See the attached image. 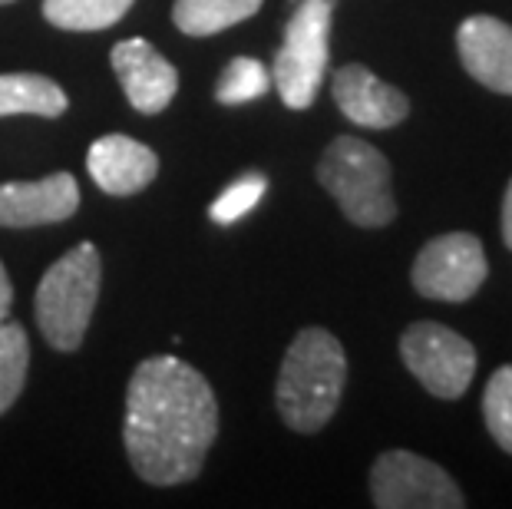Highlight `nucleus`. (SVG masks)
<instances>
[{
	"label": "nucleus",
	"mask_w": 512,
	"mask_h": 509,
	"mask_svg": "<svg viewBox=\"0 0 512 509\" xmlns=\"http://www.w3.org/2000/svg\"><path fill=\"white\" fill-rule=\"evenodd\" d=\"M219 437L215 391L179 357H146L129 377L123 443L139 480L179 486L202 473Z\"/></svg>",
	"instance_id": "f257e3e1"
},
{
	"label": "nucleus",
	"mask_w": 512,
	"mask_h": 509,
	"mask_svg": "<svg viewBox=\"0 0 512 509\" xmlns=\"http://www.w3.org/2000/svg\"><path fill=\"white\" fill-rule=\"evenodd\" d=\"M347 384V354L328 328H304L288 344L278 371L275 404L294 433H318L331 424Z\"/></svg>",
	"instance_id": "f03ea898"
},
{
	"label": "nucleus",
	"mask_w": 512,
	"mask_h": 509,
	"mask_svg": "<svg viewBox=\"0 0 512 509\" xmlns=\"http://www.w3.org/2000/svg\"><path fill=\"white\" fill-rule=\"evenodd\" d=\"M103 262L93 242L70 248L40 278L34 314L43 341L57 351H80L100 298Z\"/></svg>",
	"instance_id": "7ed1b4c3"
},
{
	"label": "nucleus",
	"mask_w": 512,
	"mask_h": 509,
	"mask_svg": "<svg viewBox=\"0 0 512 509\" xmlns=\"http://www.w3.org/2000/svg\"><path fill=\"white\" fill-rule=\"evenodd\" d=\"M394 172L387 156L357 136H337L318 162V182L361 229H384L397 219Z\"/></svg>",
	"instance_id": "20e7f679"
},
{
	"label": "nucleus",
	"mask_w": 512,
	"mask_h": 509,
	"mask_svg": "<svg viewBox=\"0 0 512 509\" xmlns=\"http://www.w3.org/2000/svg\"><path fill=\"white\" fill-rule=\"evenodd\" d=\"M331 14L334 0H301L288 20L285 43L271 67V83L288 110H308L318 100L331 57Z\"/></svg>",
	"instance_id": "39448f33"
},
{
	"label": "nucleus",
	"mask_w": 512,
	"mask_h": 509,
	"mask_svg": "<svg viewBox=\"0 0 512 509\" xmlns=\"http://www.w3.org/2000/svg\"><path fill=\"white\" fill-rule=\"evenodd\" d=\"M400 357L423 391L440 400L463 397L476 374V348L437 321H413L400 334Z\"/></svg>",
	"instance_id": "423d86ee"
},
{
	"label": "nucleus",
	"mask_w": 512,
	"mask_h": 509,
	"mask_svg": "<svg viewBox=\"0 0 512 509\" xmlns=\"http://www.w3.org/2000/svg\"><path fill=\"white\" fill-rule=\"evenodd\" d=\"M370 500L380 509H463L466 500L453 476L410 450L380 453L370 470Z\"/></svg>",
	"instance_id": "0eeeda50"
},
{
	"label": "nucleus",
	"mask_w": 512,
	"mask_h": 509,
	"mask_svg": "<svg viewBox=\"0 0 512 509\" xmlns=\"http://www.w3.org/2000/svg\"><path fill=\"white\" fill-rule=\"evenodd\" d=\"M489 275L483 242L473 232H446L430 238L413 258L410 281L417 295L430 301L460 305L470 301Z\"/></svg>",
	"instance_id": "6e6552de"
},
{
	"label": "nucleus",
	"mask_w": 512,
	"mask_h": 509,
	"mask_svg": "<svg viewBox=\"0 0 512 509\" xmlns=\"http://www.w3.org/2000/svg\"><path fill=\"white\" fill-rule=\"evenodd\" d=\"M110 63L133 110L156 116L176 100L179 73L149 40L133 37V40L116 43L110 53Z\"/></svg>",
	"instance_id": "1a4fd4ad"
},
{
	"label": "nucleus",
	"mask_w": 512,
	"mask_h": 509,
	"mask_svg": "<svg viewBox=\"0 0 512 509\" xmlns=\"http://www.w3.org/2000/svg\"><path fill=\"white\" fill-rule=\"evenodd\" d=\"M80 209V186L70 172L0 186V229H40L67 222Z\"/></svg>",
	"instance_id": "9d476101"
},
{
	"label": "nucleus",
	"mask_w": 512,
	"mask_h": 509,
	"mask_svg": "<svg viewBox=\"0 0 512 509\" xmlns=\"http://www.w3.org/2000/svg\"><path fill=\"white\" fill-rule=\"evenodd\" d=\"M331 96L347 119L354 126L367 129H390L400 126L410 116L407 93H400L397 86H390L370 73L361 63H347L331 77Z\"/></svg>",
	"instance_id": "9b49d317"
},
{
	"label": "nucleus",
	"mask_w": 512,
	"mask_h": 509,
	"mask_svg": "<svg viewBox=\"0 0 512 509\" xmlns=\"http://www.w3.org/2000/svg\"><path fill=\"white\" fill-rule=\"evenodd\" d=\"M456 53L479 86L512 96V27L506 20L489 14L466 17L456 30Z\"/></svg>",
	"instance_id": "f8f14e48"
},
{
	"label": "nucleus",
	"mask_w": 512,
	"mask_h": 509,
	"mask_svg": "<svg viewBox=\"0 0 512 509\" xmlns=\"http://www.w3.org/2000/svg\"><path fill=\"white\" fill-rule=\"evenodd\" d=\"M86 169L106 196L126 199L143 192L159 176V156L133 136H100L86 153Z\"/></svg>",
	"instance_id": "ddd939ff"
},
{
	"label": "nucleus",
	"mask_w": 512,
	"mask_h": 509,
	"mask_svg": "<svg viewBox=\"0 0 512 509\" xmlns=\"http://www.w3.org/2000/svg\"><path fill=\"white\" fill-rule=\"evenodd\" d=\"M67 93L60 83L40 73H0V119L4 116H43L57 119L67 113Z\"/></svg>",
	"instance_id": "4468645a"
},
{
	"label": "nucleus",
	"mask_w": 512,
	"mask_h": 509,
	"mask_svg": "<svg viewBox=\"0 0 512 509\" xmlns=\"http://www.w3.org/2000/svg\"><path fill=\"white\" fill-rule=\"evenodd\" d=\"M265 0H176L172 24L185 37H212L255 17Z\"/></svg>",
	"instance_id": "2eb2a0df"
},
{
	"label": "nucleus",
	"mask_w": 512,
	"mask_h": 509,
	"mask_svg": "<svg viewBox=\"0 0 512 509\" xmlns=\"http://www.w3.org/2000/svg\"><path fill=\"white\" fill-rule=\"evenodd\" d=\"M136 0H43V17L60 30H80V34H93V30L116 27Z\"/></svg>",
	"instance_id": "dca6fc26"
},
{
	"label": "nucleus",
	"mask_w": 512,
	"mask_h": 509,
	"mask_svg": "<svg viewBox=\"0 0 512 509\" xmlns=\"http://www.w3.org/2000/svg\"><path fill=\"white\" fill-rule=\"evenodd\" d=\"M30 341L17 321H0V417L17 404L27 384Z\"/></svg>",
	"instance_id": "f3484780"
},
{
	"label": "nucleus",
	"mask_w": 512,
	"mask_h": 509,
	"mask_svg": "<svg viewBox=\"0 0 512 509\" xmlns=\"http://www.w3.org/2000/svg\"><path fill=\"white\" fill-rule=\"evenodd\" d=\"M271 90V70L255 57H235L215 83V100L225 106L261 100Z\"/></svg>",
	"instance_id": "a211bd4d"
},
{
	"label": "nucleus",
	"mask_w": 512,
	"mask_h": 509,
	"mask_svg": "<svg viewBox=\"0 0 512 509\" xmlns=\"http://www.w3.org/2000/svg\"><path fill=\"white\" fill-rule=\"evenodd\" d=\"M483 417L493 440L506 453H512V364H503L489 377L483 394Z\"/></svg>",
	"instance_id": "6ab92c4d"
},
{
	"label": "nucleus",
	"mask_w": 512,
	"mask_h": 509,
	"mask_svg": "<svg viewBox=\"0 0 512 509\" xmlns=\"http://www.w3.org/2000/svg\"><path fill=\"white\" fill-rule=\"evenodd\" d=\"M268 192V179L261 172H248V176L235 179L232 186L222 189V196L209 205V219L215 225H235L242 222L255 205L265 199Z\"/></svg>",
	"instance_id": "aec40b11"
},
{
	"label": "nucleus",
	"mask_w": 512,
	"mask_h": 509,
	"mask_svg": "<svg viewBox=\"0 0 512 509\" xmlns=\"http://www.w3.org/2000/svg\"><path fill=\"white\" fill-rule=\"evenodd\" d=\"M10 305H14V285H10V275L4 262H0V321H7Z\"/></svg>",
	"instance_id": "412c9836"
},
{
	"label": "nucleus",
	"mask_w": 512,
	"mask_h": 509,
	"mask_svg": "<svg viewBox=\"0 0 512 509\" xmlns=\"http://www.w3.org/2000/svg\"><path fill=\"white\" fill-rule=\"evenodd\" d=\"M503 242L512 252V179H509L506 196H503Z\"/></svg>",
	"instance_id": "4be33fe9"
},
{
	"label": "nucleus",
	"mask_w": 512,
	"mask_h": 509,
	"mask_svg": "<svg viewBox=\"0 0 512 509\" xmlns=\"http://www.w3.org/2000/svg\"><path fill=\"white\" fill-rule=\"evenodd\" d=\"M4 4H14V0H0V7H4Z\"/></svg>",
	"instance_id": "5701e85b"
}]
</instances>
